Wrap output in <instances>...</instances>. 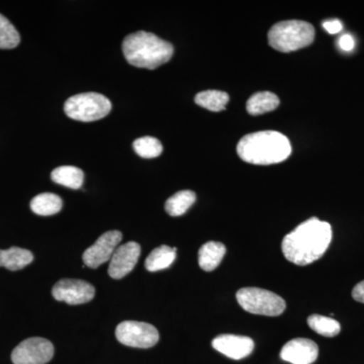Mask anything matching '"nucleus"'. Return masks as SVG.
<instances>
[{
    "label": "nucleus",
    "instance_id": "nucleus-15",
    "mask_svg": "<svg viewBox=\"0 0 364 364\" xmlns=\"http://www.w3.org/2000/svg\"><path fill=\"white\" fill-rule=\"evenodd\" d=\"M33 260L31 251L20 247H11L7 250L0 249V267H6L11 272L23 269Z\"/></svg>",
    "mask_w": 364,
    "mask_h": 364
},
{
    "label": "nucleus",
    "instance_id": "nucleus-1",
    "mask_svg": "<svg viewBox=\"0 0 364 364\" xmlns=\"http://www.w3.org/2000/svg\"><path fill=\"white\" fill-rule=\"evenodd\" d=\"M332 236L329 223L311 218L284 237L282 253L289 262L305 267L324 255L331 243Z\"/></svg>",
    "mask_w": 364,
    "mask_h": 364
},
{
    "label": "nucleus",
    "instance_id": "nucleus-13",
    "mask_svg": "<svg viewBox=\"0 0 364 364\" xmlns=\"http://www.w3.org/2000/svg\"><path fill=\"white\" fill-rule=\"evenodd\" d=\"M318 355V345L306 338L291 340L280 351V358L291 364H312L317 360Z\"/></svg>",
    "mask_w": 364,
    "mask_h": 364
},
{
    "label": "nucleus",
    "instance_id": "nucleus-25",
    "mask_svg": "<svg viewBox=\"0 0 364 364\" xmlns=\"http://www.w3.org/2000/svg\"><path fill=\"white\" fill-rule=\"evenodd\" d=\"M323 26H324L325 30L327 31L328 33H331V35L341 32L342 28H343L341 21L338 20L325 21V23H323Z\"/></svg>",
    "mask_w": 364,
    "mask_h": 364
},
{
    "label": "nucleus",
    "instance_id": "nucleus-11",
    "mask_svg": "<svg viewBox=\"0 0 364 364\" xmlns=\"http://www.w3.org/2000/svg\"><path fill=\"white\" fill-rule=\"evenodd\" d=\"M140 254L141 246L136 242H128L119 246L109 262V277L114 279H123L135 268Z\"/></svg>",
    "mask_w": 364,
    "mask_h": 364
},
{
    "label": "nucleus",
    "instance_id": "nucleus-2",
    "mask_svg": "<svg viewBox=\"0 0 364 364\" xmlns=\"http://www.w3.org/2000/svg\"><path fill=\"white\" fill-rule=\"evenodd\" d=\"M237 153L243 161L255 165L277 164L291 154L289 138L275 131L248 134L239 141Z\"/></svg>",
    "mask_w": 364,
    "mask_h": 364
},
{
    "label": "nucleus",
    "instance_id": "nucleus-4",
    "mask_svg": "<svg viewBox=\"0 0 364 364\" xmlns=\"http://www.w3.org/2000/svg\"><path fill=\"white\" fill-rule=\"evenodd\" d=\"M315 28L304 21H284L275 23L268 33V43L282 53L296 51L308 47L315 40Z\"/></svg>",
    "mask_w": 364,
    "mask_h": 364
},
{
    "label": "nucleus",
    "instance_id": "nucleus-6",
    "mask_svg": "<svg viewBox=\"0 0 364 364\" xmlns=\"http://www.w3.org/2000/svg\"><path fill=\"white\" fill-rule=\"evenodd\" d=\"M237 301L246 312L254 315L277 317L286 310V301L279 294L258 289V287H244L237 293Z\"/></svg>",
    "mask_w": 364,
    "mask_h": 364
},
{
    "label": "nucleus",
    "instance_id": "nucleus-18",
    "mask_svg": "<svg viewBox=\"0 0 364 364\" xmlns=\"http://www.w3.org/2000/svg\"><path fill=\"white\" fill-rule=\"evenodd\" d=\"M52 181L60 186H66L71 189H79L85 181V173L82 170L75 166H60L53 170Z\"/></svg>",
    "mask_w": 364,
    "mask_h": 364
},
{
    "label": "nucleus",
    "instance_id": "nucleus-27",
    "mask_svg": "<svg viewBox=\"0 0 364 364\" xmlns=\"http://www.w3.org/2000/svg\"><path fill=\"white\" fill-rule=\"evenodd\" d=\"M352 296L359 303L364 304V280L354 287L353 291H352Z\"/></svg>",
    "mask_w": 364,
    "mask_h": 364
},
{
    "label": "nucleus",
    "instance_id": "nucleus-16",
    "mask_svg": "<svg viewBox=\"0 0 364 364\" xmlns=\"http://www.w3.org/2000/svg\"><path fill=\"white\" fill-rule=\"evenodd\" d=\"M279 105V98L269 91L257 92L249 98L246 109L251 116H259L274 111Z\"/></svg>",
    "mask_w": 364,
    "mask_h": 364
},
{
    "label": "nucleus",
    "instance_id": "nucleus-21",
    "mask_svg": "<svg viewBox=\"0 0 364 364\" xmlns=\"http://www.w3.org/2000/svg\"><path fill=\"white\" fill-rule=\"evenodd\" d=\"M196 105L210 112H222L229 102V95L224 91L205 90L198 92L195 98Z\"/></svg>",
    "mask_w": 364,
    "mask_h": 364
},
{
    "label": "nucleus",
    "instance_id": "nucleus-7",
    "mask_svg": "<svg viewBox=\"0 0 364 364\" xmlns=\"http://www.w3.org/2000/svg\"><path fill=\"white\" fill-rule=\"evenodd\" d=\"M116 337L122 344L136 348H150L159 341L154 326L136 321H124L117 325Z\"/></svg>",
    "mask_w": 364,
    "mask_h": 364
},
{
    "label": "nucleus",
    "instance_id": "nucleus-17",
    "mask_svg": "<svg viewBox=\"0 0 364 364\" xmlns=\"http://www.w3.org/2000/svg\"><path fill=\"white\" fill-rule=\"evenodd\" d=\"M176 258V247L171 248L166 245L160 246L148 255L147 259L145 261L146 269L150 272L166 269L174 262Z\"/></svg>",
    "mask_w": 364,
    "mask_h": 364
},
{
    "label": "nucleus",
    "instance_id": "nucleus-8",
    "mask_svg": "<svg viewBox=\"0 0 364 364\" xmlns=\"http://www.w3.org/2000/svg\"><path fill=\"white\" fill-rule=\"evenodd\" d=\"M54 356L52 342L41 337L23 340L14 349L11 360L14 364H46Z\"/></svg>",
    "mask_w": 364,
    "mask_h": 364
},
{
    "label": "nucleus",
    "instance_id": "nucleus-22",
    "mask_svg": "<svg viewBox=\"0 0 364 364\" xmlns=\"http://www.w3.org/2000/svg\"><path fill=\"white\" fill-rule=\"evenodd\" d=\"M311 329L325 337H335L341 331V326L334 318L325 316L312 315L308 318Z\"/></svg>",
    "mask_w": 364,
    "mask_h": 364
},
{
    "label": "nucleus",
    "instance_id": "nucleus-14",
    "mask_svg": "<svg viewBox=\"0 0 364 364\" xmlns=\"http://www.w3.org/2000/svg\"><path fill=\"white\" fill-rule=\"evenodd\" d=\"M225 254L226 247L221 242H208L198 251V264L205 272H213L219 267Z\"/></svg>",
    "mask_w": 364,
    "mask_h": 364
},
{
    "label": "nucleus",
    "instance_id": "nucleus-10",
    "mask_svg": "<svg viewBox=\"0 0 364 364\" xmlns=\"http://www.w3.org/2000/svg\"><path fill=\"white\" fill-rule=\"evenodd\" d=\"M123 235L114 230L102 234L92 246L86 249L82 260L86 267L97 268L107 261L111 260L114 251L121 243Z\"/></svg>",
    "mask_w": 364,
    "mask_h": 364
},
{
    "label": "nucleus",
    "instance_id": "nucleus-12",
    "mask_svg": "<svg viewBox=\"0 0 364 364\" xmlns=\"http://www.w3.org/2000/svg\"><path fill=\"white\" fill-rule=\"evenodd\" d=\"M212 345L215 350L235 360L247 358L254 349L252 339L233 334L219 335L213 340Z\"/></svg>",
    "mask_w": 364,
    "mask_h": 364
},
{
    "label": "nucleus",
    "instance_id": "nucleus-24",
    "mask_svg": "<svg viewBox=\"0 0 364 364\" xmlns=\"http://www.w3.org/2000/svg\"><path fill=\"white\" fill-rule=\"evenodd\" d=\"M20 42V33L13 23L0 14V49H14Z\"/></svg>",
    "mask_w": 364,
    "mask_h": 364
},
{
    "label": "nucleus",
    "instance_id": "nucleus-20",
    "mask_svg": "<svg viewBox=\"0 0 364 364\" xmlns=\"http://www.w3.org/2000/svg\"><path fill=\"white\" fill-rule=\"evenodd\" d=\"M196 196L191 191H181L170 196L165 203V210L172 217H179L186 214L189 208L196 203Z\"/></svg>",
    "mask_w": 364,
    "mask_h": 364
},
{
    "label": "nucleus",
    "instance_id": "nucleus-26",
    "mask_svg": "<svg viewBox=\"0 0 364 364\" xmlns=\"http://www.w3.org/2000/svg\"><path fill=\"white\" fill-rule=\"evenodd\" d=\"M354 45H355V43H354L353 38H352L350 35H343L339 39L340 48L345 52L352 51Z\"/></svg>",
    "mask_w": 364,
    "mask_h": 364
},
{
    "label": "nucleus",
    "instance_id": "nucleus-3",
    "mask_svg": "<svg viewBox=\"0 0 364 364\" xmlns=\"http://www.w3.org/2000/svg\"><path fill=\"white\" fill-rule=\"evenodd\" d=\"M123 52L132 66L153 70L172 58L174 48L154 33L140 31L124 38Z\"/></svg>",
    "mask_w": 364,
    "mask_h": 364
},
{
    "label": "nucleus",
    "instance_id": "nucleus-19",
    "mask_svg": "<svg viewBox=\"0 0 364 364\" xmlns=\"http://www.w3.org/2000/svg\"><path fill=\"white\" fill-rule=\"evenodd\" d=\"M63 207V202L55 193H45L35 196L31 202V210L36 215H53L58 214Z\"/></svg>",
    "mask_w": 364,
    "mask_h": 364
},
{
    "label": "nucleus",
    "instance_id": "nucleus-23",
    "mask_svg": "<svg viewBox=\"0 0 364 364\" xmlns=\"http://www.w3.org/2000/svg\"><path fill=\"white\" fill-rule=\"evenodd\" d=\"M134 150L139 156L142 158H156L163 152V146L154 136H146L135 140L133 144Z\"/></svg>",
    "mask_w": 364,
    "mask_h": 364
},
{
    "label": "nucleus",
    "instance_id": "nucleus-9",
    "mask_svg": "<svg viewBox=\"0 0 364 364\" xmlns=\"http://www.w3.org/2000/svg\"><path fill=\"white\" fill-rule=\"evenodd\" d=\"M52 294L56 301H65L68 305H81L95 298V289L85 280L65 279L53 287Z\"/></svg>",
    "mask_w": 364,
    "mask_h": 364
},
{
    "label": "nucleus",
    "instance_id": "nucleus-5",
    "mask_svg": "<svg viewBox=\"0 0 364 364\" xmlns=\"http://www.w3.org/2000/svg\"><path fill=\"white\" fill-rule=\"evenodd\" d=\"M112 111V102L97 92L79 93L66 100L64 112L67 117L79 122H95L107 117Z\"/></svg>",
    "mask_w": 364,
    "mask_h": 364
}]
</instances>
